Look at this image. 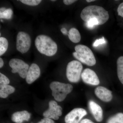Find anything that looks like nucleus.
Returning a JSON list of instances; mask_svg holds the SVG:
<instances>
[{
    "mask_svg": "<svg viewBox=\"0 0 123 123\" xmlns=\"http://www.w3.org/2000/svg\"><path fill=\"white\" fill-rule=\"evenodd\" d=\"M35 44L39 52L47 56H52L57 52V44L47 36H38L35 39Z\"/></svg>",
    "mask_w": 123,
    "mask_h": 123,
    "instance_id": "2",
    "label": "nucleus"
},
{
    "mask_svg": "<svg viewBox=\"0 0 123 123\" xmlns=\"http://www.w3.org/2000/svg\"><path fill=\"white\" fill-rule=\"evenodd\" d=\"M6 9V8H4V7L1 8L0 9V12H4V11Z\"/></svg>",
    "mask_w": 123,
    "mask_h": 123,
    "instance_id": "31",
    "label": "nucleus"
},
{
    "mask_svg": "<svg viewBox=\"0 0 123 123\" xmlns=\"http://www.w3.org/2000/svg\"><path fill=\"white\" fill-rule=\"evenodd\" d=\"M86 1L87 2H90L95 1V0H86Z\"/></svg>",
    "mask_w": 123,
    "mask_h": 123,
    "instance_id": "32",
    "label": "nucleus"
},
{
    "mask_svg": "<svg viewBox=\"0 0 123 123\" xmlns=\"http://www.w3.org/2000/svg\"><path fill=\"white\" fill-rule=\"evenodd\" d=\"M62 33H63V34L65 35H68V31L65 28H63L61 30Z\"/></svg>",
    "mask_w": 123,
    "mask_h": 123,
    "instance_id": "29",
    "label": "nucleus"
},
{
    "mask_svg": "<svg viewBox=\"0 0 123 123\" xmlns=\"http://www.w3.org/2000/svg\"><path fill=\"white\" fill-rule=\"evenodd\" d=\"M68 35L69 39L73 43H77L80 41V34L78 30L76 28H71L69 31Z\"/></svg>",
    "mask_w": 123,
    "mask_h": 123,
    "instance_id": "16",
    "label": "nucleus"
},
{
    "mask_svg": "<svg viewBox=\"0 0 123 123\" xmlns=\"http://www.w3.org/2000/svg\"><path fill=\"white\" fill-rule=\"evenodd\" d=\"M76 1L77 0H64L63 2L65 5H69L72 4L73 3Z\"/></svg>",
    "mask_w": 123,
    "mask_h": 123,
    "instance_id": "27",
    "label": "nucleus"
},
{
    "mask_svg": "<svg viewBox=\"0 0 123 123\" xmlns=\"http://www.w3.org/2000/svg\"><path fill=\"white\" fill-rule=\"evenodd\" d=\"M106 43L105 40L103 37L99 39H97L95 40L93 44V47H97L99 46V45L103 44L105 43Z\"/></svg>",
    "mask_w": 123,
    "mask_h": 123,
    "instance_id": "24",
    "label": "nucleus"
},
{
    "mask_svg": "<svg viewBox=\"0 0 123 123\" xmlns=\"http://www.w3.org/2000/svg\"><path fill=\"white\" fill-rule=\"evenodd\" d=\"M13 11L10 8L6 9L4 11L2 12H0V18H5L6 19H10L11 18L12 15Z\"/></svg>",
    "mask_w": 123,
    "mask_h": 123,
    "instance_id": "20",
    "label": "nucleus"
},
{
    "mask_svg": "<svg viewBox=\"0 0 123 123\" xmlns=\"http://www.w3.org/2000/svg\"><path fill=\"white\" fill-rule=\"evenodd\" d=\"M4 62L3 60L1 58H0V68H1L4 65Z\"/></svg>",
    "mask_w": 123,
    "mask_h": 123,
    "instance_id": "30",
    "label": "nucleus"
},
{
    "mask_svg": "<svg viewBox=\"0 0 123 123\" xmlns=\"http://www.w3.org/2000/svg\"><path fill=\"white\" fill-rule=\"evenodd\" d=\"M89 108L96 121L101 122L103 119V112L102 108L94 101H90L89 103Z\"/></svg>",
    "mask_w": 123,
    "mask_h": 123,
    "instance_id": "13",
    "label": "nucleus"
},
{
    "mask_svg": "<svg viewBox=\"0 0 123 123\" xmlns=\"http://www.w3.org/2000/svg\"><path fill=\"white\" fill-rule=\"evenodd\" d=\"M95 93L99 99L104 102H110L112 99L111 91L103 86L97 87L95 90Z\"/></svg>",
    "mask_w": 123,
    "mask_h": 123,
    "instance_id": "12",
    "label": "nucleus"
},
{
    "mask_svg": "<svg viewBox=\"0 0 123 123\" xmlns=\"http://www.w3.org/2000/svg\"><path fill=\"white\" fill-rule=\"evenodd\" d=\"M81 18L85 22L92 18H97L99 25L105 23L109 18L108 12L103 7L96 5L90 6L84 8L82 11Z\"/></svg>",
    "mask_w": 123,
    "mask_h": 123,
    "instance_id": "1",
    "label": "nucleus"
},
{
    "mask_svg": "<svg viewBox=\"0 0 123 123\" xmlns=\"http://www.w3.org/2000/svg\"><path fill=\"white\" fill-rule=\"evenodd\" d=\"M8 47V42L7 39L3 37L0 38V55L5 53Z\"/></svg>",
    "mask_w": 123,
    "mask_h": 123,
    "instance_id": "18",
    "label": "nucleus"
},
{
    "mask_svg": "<svg viewBox=\"0 0 123 123\" xmlns=\"http://www.w3.org/2000/svg\"><path fill=\"white\" fill-rule=\"evenodd\" d=\"M107 123H123V114L118 113L111 117Z\"/></svg>",
    "mask_w": 123,
    "mask_h": 123,
    "instance_id": "19",
    "label": "nucleus"
},
{
    "mask_svg": "<svg viewBox=\"0 0 123 123\" xmlns=\"http://www.w3.org/2000/svg\"><path fill=\"white\" fill-rule=\"evenodd\" d=\"M99 25L98 21L97 18L91 19L88 21L86 22V25L89 29H92L95 26Z\"/></svg>",
    "mask_w": 123,
    "mask_h": 123,
    "instance_id": "22",
    "label": "nucleus"
},
{
    "mask_svg": "<svg viewBox=\"0 0 123 123\" xmlns=\"http://www.w3.org/2000/svg\"><path fill=\"white\" fill-rule=\"evenodd\" d=\"M50 87L52 91V96L55 100L59 102L64 101L73 89V86L70 84L58 81L51 82Z\"/></svg>",
    "mask_w": 123,
    "mask_h": 123,
    "instance_id": "4",
    "label": "nucleus"
},
{
    "mask_svg": "<svg viewBox=\"0 0 123 123\" xmlns=\"http://www.w3.org/2000/svg\"><path fill=\"white\" fill-rule=\"evenodd\" d=\"M51 1H56V0H51Z\"/></svg>",
    "mask_w": 123,
    "mask_h": 123,
    "instance_id": "33",
    "label": "nucleus"
},
{
    "mask_svg": "<svg viewBox=\"0 0 123 123\" xmlns=\"http://www.w3.org/2000/svg\"><path fill=\"white\" fill-rule=\"evenodd\" d=\"M9 65L12 68L13 73H18L23 78H26L29 67V65L22 60L18 59H11L9 62Z\"/></svg>",
    "mask_w": 123,
    "mask_h": 123,
    "instance_id": "7",
    "label": "nucleus"
},
{
    "mask_svg": "<svg viewBox=\"0 0 123 123\" xmlns=\"http://www.w3.org/2000/svg\"><path fill=\"white\" fill-rule=\"evenodd\" d=\"M9 80L5 75L0 73V84L2 85H8L10 83Z\"/></svg>",
    "mask_w": 123,
    "mask_h": 123,
    "instance_id": "23",
    "label": "nucleus"
},
{
    "mask_svg": "<svg viewBox=\"0 0 123 123\" xmlns=\"http://www.w3.org/2000/svg\"><path fill=\"white\" fill-rule=\"evenodd\" d=\"M82 79L86 84L92 85H98L99 84L98 77L93 70L89 68L84 69L81 74Z\"/></svg>",
    "mask_w": 123,
    "mask_h": 123,
    "instance_id": "10",
    "label": "nucleus"
},
{
    "mask_svg": "<svg viewBox=\"0 0 123 123\" xmlns=\"http://www.w3.org/2000/svg\"><path fill=\"white\" fill-rule=\"evenodd\" d=\"M86 115L87 112L83 108H75L66 115L65 121L66 123H79Z\"/></svg>",
    "mask_w": 123,
    "mask_h": 123,
    "instance_id": "9",
    "label": "nucleus"
},
{
    "mask_svg": "<svg viewBox=\"0 0 123 123\" xmlns=\"http://www.w3.org/2000/svg\"><path fill=\"white\" fill-rule=\"evenodd\" d=\"M38 123H55L53 120L49 118H44Z\"/></svg>",
    "mask_w": 123,
    "mask_h": 123,
    "instance_id": "26",
    "label": "nucleus"
},
{
    "mask_svg": "<svg viewBox=\"0 0 123 123\" xmlns=\"http://www.w3.org/2000/svg\"><path fill=\"white\" fill-rule=\"evenodd\" d=\"M13 86L8 85H0V97L2 98H6L9 95L15 91Z\"/></svg>",
    "mask_w": 123,
    "mask_h": 123,
    "instance_id": "15",
    "label": "nucleus"
},
{
    "mask_svg": "<svg viewBox=\"0 0 123 123\" xmlns=\"http://www.w3.org/2000/svg\"><path fill=\"white\" fill-rule=\"evenodd\" d=\"M83 66L81 63L77 61L74 60L69 62L66 68V76L71 82H78L80 78Z\"/></svg>",
    "mask_w": 123,
    "mask_h": 123,
    "instance_id": "5",
    "label": "nucleus"
},
{
    "mask_svg": "<svg viewBox=\"0 0 123 123\" xmlns=\"http://www.w3.org/2000/svg\"><path fill=\"white\" fill-rule=\"evenodd\" d=\"M117 64L118 77L123 85V56H120L118 58Z\"/></svg>",
    "mask_w": 123,
    "mask_h": 123,
    "instance_id": "17",
    "label": "nucleus"
},
{
    "mask_svg": "<svg viewBox=\"0 0 123 123\" xmlns=\"http://www.w3.org/2000/svg\"><path fill=\"white\" fill-rule=\"evenodd\" d=\"M80 123H94L91 120H90L89 119H85L82 120L81 121Z\"/></svg>",
    "mask_w": 123,
    "mask_h": 123,
    "instance_id": "28",
    "label": "nucleus"
},
{
    "mask_svg": "<svg viewBox=\"0 0 123 123\" xmlns=\"http://www.w3.org/2000/svg\"><path fill=\"white\" fill-rule=\"evenodd\" d=\"M20 1L24 4L31 6H35L40 4L41 0H21Z\"/></svg>",
    "mask_w": 123,
    "mask_h": 123,
    "instance_id": "21",
    "label": "nucleus"
},
{
    "mask_svg": "<svg viewBox=\"0 0 123 123\" xmlns=\"http://www.w3.org/2000/svg\"><path fill=\"white\" fill-rule=\"evenodd\" d=\"M49 109L43 113L45 118L57 120L62 115V108L54 101H51L49 103Z\"/></svg>",
    "mask_w": 123,
    "mask_h": 123,
    "instance_id": "8",
    "label": "nucleus"
},
{
    "mask_svg": "<svg viewBox=\"0 0 123 123\" xmlns=\"http://www.w3.org/2000/svg\"><path fill=\"white\" fill-rule=\"evenodd\" d=\"M117 11L118 15L123 18V2L119 5Z\"/></svg>",
    "mask_w": 123,
    "mask_h": 123,
    "instance_id": "25",
    "label": "nucleus"
},
{
    "mask_svg": "<svg viewBox=\"0 0 123 123\" xmlns=\"http://www.w3.org/2000/svg\"><path fill=\"white\" fill-rule=\"evenodd\" d=\"M40 74L39 66L36 64H31L29 67L26 77L27 83L29 84H32L39 77Z\"/></svg>",
    "mask_w": 123,
    "mask_h": 123,
    "instance_id": "11",
    "label": "nucleus"
},
{
    "mask_svg": "<svg viewBox=\"0 0 123 123\" xmlns=\"http://www.w3.org/2000/svg\"><path fill=\"white\" fill-rule=\"evenodd\" d=\"M75 52L73 55L77 60L89 66H93L96 64V60L92 50L87 46L79 44L75 46Z\"/></svg>",
    "mask_w": 123,
    "mask_h": 123,
    "instance_id": "3",
    "label": "nucleus"
},
{
    "mask_svg": "<svg viewBox=\"0 0 123 123\" xmlns=\"http://www.w3.org/2000/svg\"><path fill=\"white\" fill-rule=\"evenodd\" d=\"M31 39L27 33L20 31L17 35L16 48L21 53L23 54L27 52L31 47Z\"/></svg>",
    "mask_w": 123,
    "mask_h": 123,
    "instance_id": "6",
    "label": "nucleus"
},
{
    "mask_svg": "<svg viewBox=\"0 0 123 123\" xmlns=\"http://www.w3.org/2000/svg\"><path fill=\"white\" fill-rule=\"evenodd\" d=\"M30 117V114L27 111H22L13 113L11 120L16 123H22L24 121H29Z\"/></svg>",
    "mask_w": 123,
    "mask_h": 123,
    "instance_id": "14",
    "label": "nucleus"
}]
</instances>
